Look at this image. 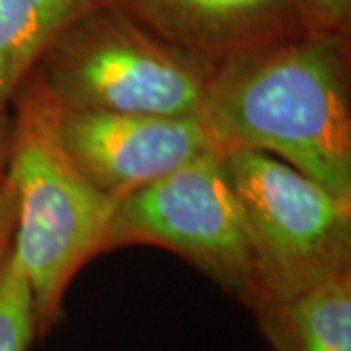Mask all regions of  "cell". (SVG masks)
I'll list each match as a JSON object with an SVG mask.
<instances>
[{"instance_id": "obj_13", "label": "cell", "mask_w": 351, "mask_h": 351, "mask_svg": "<svg viewBox=\"0 0 351 351\" xmlns=\"http://www.w3.org/2000/svg\"><path fill=\"white\" fill-rule=\"evenodd\" d=\"M10 143H12V117H10V113L6 112L0 115V182L6 176Z\"/></svg>"}, {"instance_id": "obj_9", "label": "cell", "mask_w": 351, "mask_h": 351, "mask_svg": "<svg viewBox=\"0 0 351 351\" xmlns=\"http://www.w3.org/2000/svg\"><path fill=\"white\" fill-rule=\"evenodd\" d=\"M100 0H0V115L64 25Z\"/></svg>"}, {"instance_id": "obj_4", "label": "cell", "mask_w": 351, "mask_h": 351, "mask_svg": "<svg viewBox=\"0 0 351 351\" xmlns=\"http://www.w3.org/2000/svg\"><path fill=\"white\" fill-rule=\"evenodd\" d=\"M225 158L250 242V308L350 274L351 203L267 152L242 149Z\"/></svg>"}, {"instance_id": "obj_2", "label": "cell", "mask_w": 351, "mask_h": 351, "mask_svg": "<svg viewBox=\"0 0 351 351\" xmlns=\"http://www.w3.org/2000/svg\"><path fill=\"white\" fill-rule=\"evenodd\" d=\"M215 63L100 0L51 39L24 84L59 108L197 117Z\"/></svg>"}, {"instance_id": "obj_3", "label": "cell", "mask_w": 351, "mask_h": 351, "mask_svg": "<svg viewBox=\"0 0 351 351\" xmlns=\"http://www.w3.org/2000/svg\"><path fill=\"white\" fill-rule=\"evenodd\" d=\"M12 104L6 164L18 199L12 244L34 293L38 336H45L73 277L101 254L119 201L94 188L69 160L53 131L49 100L22 84Z\"/></svg>"}, {"instance_id": "obj_7", "label": "cell", "mask_w": 351, "mask_h": 351, "mask_svg": "<svg viewBox=\"0 0 351 351\" xmlns=\"http://www.w3.org/2000/svg\"><path fill=\"white\" fill-rule=\"evenodd\" d=\"M101 2L125 14L154 36L213 61L314 27L308 0Z\"/></svg>"}, {"instance_id": "obj_8", "label": "cell", "mask_w": 351, "mask_h": 351, "mask_svg": "<svg viewBox=\"0 0 351 351\" xmlns=\"http://www.w3.org/2000/svg\"><path fill=\"white\" fill-rule=\"evenodd\" d=\"M252 313L271 351H351V271Z\"/></svg>"}, {"instance_id": "obj_1", "label": "cell", "mask_w": 351, "mask_h": 351, "mask_svg": "<svg viewBox=\"0 0 351 351\" xmlns=\"http://www.w3.org/2000/svg\"><path fill=\"white\" fill-rule=\"evenodd\" d=\"M350 32L306 27L215 63L199 110L217 151H260L351 203Z\"/></svg>"}, {"instance_id": "obj_11", "label": "cell", "mask_w": 351, "mask_h": 351, "mask_svg": "<svg viewBox=\"0 0 351 351\" xmlns=\"http://www.w3.org/2000/svg\"><path fill=\"white\" fill-rule=\"evenodd\" d=\"M314 25L350 32L351 0H308Z\"/></svg>"}, {"instance_id": "obj_6", "label": "cell", "mask_w": 351, "mask_h": 351, "mask_svg": "<svg viewBox=\"0 0 351 351\" xmlns=\"http://www.w3.org/2000/svg\"><path fill=\"white\" fill-rule=\"evenodd\" d=\"M51 108L55 137L69 160L117 201L215 149L199 117Z\"/></svg>"}, {"instance_id": "obj_10", "label": "cell", "mask_w": 351, "mask_h": 351, "mask_svg": "<svg viewBox=\"0 0 351 351\" xmlns=\"http://www.w3.org/2000/svg\"><path fill=\"white\" fill-rule=\"evenodd\" d=\"M36 338L34 293L10 237L0 244V351H27Z\"/></svg>"}, {"instance_id": "obj_12", "label": "cell", "mask_w": 351, "mask_h": 351, "mask_svg": "<svg viewBox=\"0 0 351 351\" xmlns=\"http://www.w3.org/2000/svg\"><path fill=\"white\" fill-rule=\"evenodd\" d=\"M18 215V199L16 191L8 178L0 182V244L12 237Z\"/></svg>"}, {"instance_id": "obj_5", "label": "cell", "mask_w": 351, "mask_h": 351, "mask_svg": "<svg viewBox=\"0 0 351 351\" xmlns=\"http://www.w3.org/2000/svg\"><path fill=\"white\" fill-rule=\"evenodd\" d=\"M129 244L174 252L246 301L250 242L225 152H201L119 201L101 252Z\"/></svg>"}]
</instances>
